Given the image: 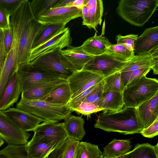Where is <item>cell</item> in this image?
I'll use <instances>...</instances> for the list:
<instances>
[{
	"instance_id": "cell-1",
	"label": "cell",
	"mask_w": 158,
	"mask_h": 158,
	"mask_svg": "<svg viewBox=\"0 0 158 158\" xmlns=\"http://www.w3.org/2000/svg\"><path fill=\"white\" fill-rule=\"evenodd\" d=\"M94 127L124 135L140 134L143 129L136 108L124 107L117 111L103 110L98 116Z\"/></svg>"
},
{
	"instance_id": "cell-2",
	"label": "cell",
	"mask_w": 158,
	"mask_h": 158,
	"mask_svg": "<svg viewBox=\"0 0 158 158\" xmlns=\"http://www.w3.org/2000/svg\"><path fill=\"white\" fill-rule=\"evenodd\" d=\"M158 6V0H121L116 11L131 24L141 27L148 22Z\"/></svg>"
},
{
	"instance_id": "cell-3",
	"label": "cell",
	"mask_w": 158,
	"mask_h": 158,
	"mask_svg": "<svg viewBox=\"0 0 158 158\" xmlns=\"http://www.w3.org/2000/svg\"><path fill=\"white\" fill-rule=\"evenodd\" d=\"M158 92V81L143 76L127 85L122 93L123 107L136 108Z\"/></svg>"
},
{
	"instance_id": "cell-4",
	"label": "cell",
	"mask_w": 158,
	"mask_h": 158,
	"mask_svg": "<svg viewBox=\"0 0 158 158\" xmlns=\"http://www.w3.org/2000/svg\"><path fill=\"white\" fill-rule=\"evenodd\" d=\"M16 107L36 116L43 122H59L65 119L72 112L68 105L55 104L40 100L21 98Z\"/></svg>"
},
{
	"instance_id": "cell-5",
	"label": "cell",
	"mask_w": 158,
	"mask_h": 158,
	"mask_svg": "<svg viewBox=\"0 0 158 158\" xmlns=\"http://www.w3.org/2000/svg\"><path fill=\"white\" fill-rule=\"evenodd\" d=\"M16 71L21 84L22 93L45 83L63 79L55 73L30 62L19 65Z\"/></svg>"
},
{
	"instance_id": "cell-6",
	"label": "cell",
	"mask_w": 158,
	"mask_h": 158,
	"mask_svg": "<svg viewBox=\"0 0 158 158\" xmlns=\"http://www.w3.org/2000/svg\"><path fill=\"white\" fill-rule=\"evenodd\" d=\"M61 50L58 49L50 51L37 57L30 63L67 80L77 70L62 54Z\"/></svg>"
},
{
	"instance_id": "cell-7",
	"label": "cell",
	"mask_w": 158,
	"mask_h": 158,
	"mask_svg": "<svg viewBox=\"0 0 158 158\" xmlns=\"http://www.w3.org/2000/svg\"><path fill=\"white\" fill-rule=\"evenodd\" d=\"M45 24L35 18L30 20L27 24L19 43L17 56L18 66L30 62V52L33 41Z\"/></svg>"
},
{
	"instance_id": "cell-8",
	"label": "cell",
	"mask_w": 158,
	"mask_h": 158,
	"mask_svg": "<svg viewBox=\"0 0 158 158\" xmlns=\"http://www.w3.org/2000/svg\"><path fill=\"white\" fill-rule=\"evenodd\" d=\"M104 78L100 74L91 70L83 69L77 70L67 79L72 94L71 100L98 84Z\"/></svg>"
},
{
	"instance_id": "cell-9",
	"label": "cell",
	"mask_w": 158,
	"mask_h": 158,
	"mask_svg": "<svg viewBox=\"0 0 158 158\" xmlns=\"http://www.w3.org/2000/svg\"><path fill=\"white\" fill-rule=\"evenodd\" d=\"M31 135L16 126L0 110V137L8 145H24Z\"/></svg>"
},
{
	"instance_id": "cell-10",
	"label": "cell",
	"mask_w": 158,
	"mask_h": 158,
	"mask_svg": "<svg viewBox=\"0 0 158 158\" xmlns=\"http://www.w3.org/2000/svg\"><path fill=\"white\" fill-rule=\"evenodd\" d=\"M72 41L69 29L65 27L36 47L31 49L30 52V62L50 51L67 48L71 45Z\"/></svg>"
},
{
	"instance_id": "cell-11",
	"label": "cell",
	"mask_w": 158,
	"mask_h": 158,
	"mask_svg": "<svg viewBox=\"0 0 158 158\" xmlns=\"http://www.w3.org/2000/svg\"><path fill=\"white\" fill-rule=\"evenodd\" d=\"M127 62L120 60L105 52L95 56L85 69L95 71L105 77L120 71Z\"/></svg>"
},
{
	"instance_id": "cell-12",
	"label": "cell",
	"mask_w": 158,
	"mask_h": 158,
	"mask_svg": "<svg viewBox=\"0 0 158 158\" xmlns=\"http://www.w3.org/2000/svg\"><path fill=\"white\" fill-rule=\"evenodd\" d=\"M82 17L81 9L74 7H52L39 14L35 18L45 24H66L70 21Z\"/></svg>"
},
{
	"instance_id": "cell-13",
	"label": "cell",
	"mask_w": 158,
	"mask_h": 158,
	"mask_svg": "<svg viewBox=\"0 0 158 158\" xmlns=\"http://www.w3.org/2000/svg\"><path fill=\"white\" fill-rule=\"evenodd\" d=\"M3 112L16 126L27 132L33 131L43 122L36 116L18 108H10Z\"/></svg>"
},
{
	"instance_id": "cell-14",
	"label": "cell",
	"mask_w": 158,
	"mask_h": 158,
	"mask_svg": "<svg viewBox=\"0 0 158 158\" xmlns=\"http://www.w3.org/2000/svg\"><path fill=\"white\" fill-rule=\"evenodd\" d=\"M33 131L34 134L52 141L57 147L68 137L64 129V123L43 122L40 124Z\"/></svg>"
},
{
	"instance_id": "cell-15",
	"label": "cell",
	"mask_w": 158,
	"mask_h": 158,
	"mask_svg": "<svg viewBox=\"0 0 158 158\" xmlns=\"http://www.w3.org/2000/svg\"><path fill=\"white\" fill-rule=\"evenodd\" d=\"M28 155L34 158H46L57 146L52 141L34 134L25 145Z\"/></svg>"
},
{
	"instance_id": "cell-16",
	"label": "cell",
	"mask_w": 158,
	"mask_h": 158,
	"mask_svg": "<svg viewBox=\"0 0 158 158\" xmlns=\"http://www.w3.org/2000/svg\"><path fill=\"white\" fill-rule=\"evenodd\" d=\"M22 93L20 81L16 71L6 85L0 100V110L4 111L18 101Z\"/></svg>"
},
{
	"instance_id": "cell-17",
	"label": "cell",
	"mask_w": 158,
	"mask_h": 158,
	"mask_svg": "<svg viewBox=\"0 0 158 158\" xmlns=\"http://www.w3.org/2000/svg\"><path fill=\"white\" fill-rule=\"evenodd\" d=\"M136 108L143 129L149 127L158 118V92Z\"/></svg>"
},
{
	"instance_id": "cell-18",
	"label": "cell",
	"mask_w": 158,
	"mask_h": 158,
	"mask_svg": "<svg viewBox=\"0 0 158 158\" xmlns=\"http://www.w3.org/2000/svg\"><path fill=\"white\" fill-rule=\"evenodd\" d=\"M158 46V26L147 28L138 37L134 43V52L137 54L148 53Z\"/></svg>"
},
{
	"instance_id": "cell-19",
	"label": "cell",
	"mask_w": 158,
	"mask_h": 158,
	"mask_svg": "<svg viewBox=\"0 0 158 158\" xmlns=\"http://www.w3.org/2000/svg\"><path fill=\"white\" fill-rule=\"evenodd\" d=\"M61 52L77 70L85 69L95 56L84 52L81 46L70 45L65 49L61 50Z\"/></svg>"
},
{
	"instance_id": "cell-20",
	"label": "cell",
	"mask_w": 158,
	"mask_h": 158,
	"mask_svg": "<svg viewBox=\"0 0 158 158\" xmlns=\"http://www.w3.org/2000/svg\"><path fill=\"white\" fill-rule=\"evenodd\" d=\"M67 81V80L60 79L33 87L22 93L21 98L30 100H40Z\"/></svg>"
},
{
	"instance_id": "cell-21",
	"label": "cell",
	"mask_w": 158,
	"mask_h": 158,
	"mask_svg": "<svg viewBox=\"0 0 158 158\" xmlns=\"http://www.w3.org/2000/svg\"><path fill=\"white\" fill-rule=\"evenodd\" d=\"M85 5L88 7V16L82 25L89 29L93 28L97 32L96 28L101 25L103 12V4L102 0H85Z\"/></svg>"
},
{
	"instance_id": "cell-22",
	"label": "cell",
	"mask_w": 158,
	"mask_h": 158,
	"mask_svg": "<svg viewBox=\"0 0 158 158\" xmlns=\"http://www.w3.org/2000/svg\"><path fill=\"white\" fill-rule=\"evenodd\" d=\"M111 44L107 38L102 35H98L96 32L94 36L87 39L81 46L87 54L97 56L104 53Z\"/></svg>"
},
{
	"instance_id": "cell-23",
	"label": "cell",
	"mask_w": 158,
	"mask_h": 158,
	"mask_svg": "<svg viewBox=\"0 0 158 158\" xmlns=\"http://www.w3.org/2000/svg\"><path fill=\"white\" fill-rule=\"evenodd\" d=\"M84 123V120L81 116L70 114L64 123L67 137L77 141L81 140L85 134Z\"/></svg>"
},
{
	"instance_id": "cell-24",
	"label": "cell",
	"mask_w": 158,
	"mask_h": 158,
	"mask_svg": "<svg viewBox=\"0 0 158 158\" xmlns=\"http://www.w3.org/2000/svg\"><path fill=\"white\" fill-rule=\"evenodd\" d=\"M96 105L102 110L117 111L123 107L122 93L114 91L103 92Z\"/></svg>"
},
{
	"instance_id": "cell-25",
	"label": "cell",
	"mask_w": 158,
	"mask_h": 158,
	"mask_svg": "<svg viewBox=\"0 0 158 158\" xmlns=\"http://www.w3.org/2000/svg\"><path fill=\"white\" fill-rule=\"evenodd\" d=\"M72 94L67 82L63 83L49 94L40 100L60 105H67L71 99Z\"/></svg>"
},
{
	"instance_id": "cell-26",
	"label": "cell",
	"mask_w": 158,
	"mask_h": 158,
	"mask_svg": "<svg viewBox=\"0 0 158 158\" xmlns=\"http://www.w3.org/2000/svg\"><path fill=\"white\" fill-rule=\"evenodd\" d=\"M80 142L67 137L51 152L48 158H75Z\"/></svg>"
},
{
	"instance_id": "cell-27",
	"label": "cell",
	"mask_w": 158,
	"mask_h": 158,
	"mask_svg": "<svg viewBox=\"0 0 158 158\" xmlns=\"http://www.w3.org/2000/svg\"><path fill=\"white\" fill-rule=\"evenodd\" d=\"M131 143L129 140L114 139L103 148V156L115 158L124 155L131 149Z\"/></svg>"
},
{
	"instance_id": "cell-28",
	"label": "cell",
	"mask_w": 158,
	"mask_h": 158,
	"mask_svg": "<svg viewBox=\"0 0 158 158\" xmlns=\"http://www.w3.org/2000/svg\"><path fill=\"white\" fill-rule=\"evenodd\" d=\"M158 143L155 146L146 143L137 144L124 155L125 158H158Z\"/></svg>"
},
{
	"instance_id": "cell-29",
	"label": "cell",
	"mask_w": 158,
	"mask_h": 158,
	"mask_svg": "<svg viewBox=\"0 0 158 158\" xmlns=\"http://www.w3.org/2000/svg\"><path fill=\"white\" fill-rule=\"evenodd\" d=\"M66 25L60 23L45 24L35 38L31 49L36 47L64 29Z\"/></svg>"
},
{
	"instance_id": "cell-30",
	"label": "cell",
	"mask_w": 158,
	"mask_h": 158,
	"mask_svg": "<svg viewBox=\"0 0 158 158\" xmlns=\"http://www.w3.org/2000/svg\"><path fill=\"white\" fill-rule=\"evenodd\" d=\"M152 66V59L148 53H143L135 55L128 61L120 72L133 71L138 69Z\"/></svg>"
},
{
	"instance_id": "cell-31",
	"label": "cell",
	"mask_w": 158,
	"mask_h": 158,
	"mask_svg": "<svg viewBox=\"0 0 158 158\" xmlns=\"http://www.w3.org/2000/svg\"><path fill=\"white\" fill-rule=\"evenodd\" d=\"M102 152L97 145L80 142L75 158H103Z\"/></svg>"
},
{
	"instance_id": "cell-32",
	"label": "cell",
	"mask_w": 158,
	"mask_h": 158,
	"mask_svg": "<svg viewBox=\"0 0 158 158\" xmlns=\"http://www.w3.org/2000/svg\"><path fill=\"white\" fill-rule=\"evenodd\" d=\"M103 82V92L114 91L122 93L124 89L119 71L104 77Z\"/></svg>"
},
{
	"instance_id": "cell-33",
	"label": "cell",
	"mask_w": 158,
	"mask_h": 158,
	"mask_svg": "<svg viewBox=\"0 0 158 158\" xmlns=\"http://www.w3.org/2000/svg\"><path fill=\"white\" fill-rule=\"evenodd\" d=\"M106 52L114 56L118 59L125 62L131 60L135 56V52L128 49L122 44H111L107 49Z\"/></svg>"
},
{
	"instance_id": "cell-34",
	"label": "cell",
	"mask_w": 158,
	"mask_h": 158,
	"mask_svg": "<svg viewBox=\"0 0 158 158\" xmlns=\"http://www.w3.org/2000/svg\"><path fill=\"white\" fill-rule=\"evenodd\" d=\"M25 145L8 144L3 149L0 150V153L10 158H34L28 155Z\"/></svg>"
},
{
	"instance_id": "cell-35",
	"label": "cell",
	"mask_w": 158,
	"mask_h": 158,
	"mask_svg": "<svg viewBox=\"0 0 158 158\" xmlns=\"http://www.w3.org/2000/svg\"><path fill=\"white\" fill-rule=\"evenodd\" d=\"M152 69L151 67L145 68L137 70L124 72H120L123 86L124 87L134 80L146 76Z\"/></svg>"
},
{
	"instance_id": "cell-36",
	"label": "cell",
	"mask_w": 158,
	"mask_h": 158,
	"mask_svg": "<svg viewBox=\"0 0 158 158\" xmlns=\"http://www.w3.org/2000/svg\"><path fill=\"white\" fill-rule=\"evenodd\" d=\"M60 0H33L30 2L33 13L35 18L41 12L53 6Z\"/></svg>"
},
{
	"instance_id": "cell-37",
	"label": "cell",
	"mask_w": 158,
	"mask_h": 158,
	"mask_svg": "<svg viewBox=\"0 0 158 158\" xmlns=\"http://www.w3.org/2000/svg\"><path fill=\"white\" fill-rule=\"evenodd\" d=\"M102 110L95 104L92 103L83 102L73 111H76L78 114L87 115L91 114Z\"/></svg>"
},
{
	"instance_id": "cell-38",
	"label": "cell",
	"mask_w": 158,
	"mask_h": 158,
	"mask_svg": "<svg viewBox=\"0 0 158 158\" xmlns=\"http://www.w3.org/2000/svg\"><path fill=\"white\" fill-rule=\"evenodd\" d=\"M138 37V35L131 34L125 36L119 34L116 36L117 44H122L129 50L134 51V43Z\"/></svg>"
},
{
	"instance_id": "cell-39",
	"label": "cell",
	"mask_w": 158,
	"mask_h": 158,
	"mask_svg": "<svg viewBox=\"0 0 158 158\" xmlns=\"http://www.w3.org/2000/svg\"><path fill=\"white\" fill-rule=\"evenodd\" d=\"M103 80L98 83L96 88L86 97L83 102H90L96 105L101 99L103 93Z\"/></svg>"
},
{
	"instance_id": "cell-40",
	"label": "cell",
	"mask_w": 158,
	"mask_h": 158,
	"mask_svg": "<svg viewBox=\"0 0 158 158\" xmlns=\"http://www.w3.org/2000/svg\"><path fill=\"white\" fill-rule=\"evenodd\" d=\"M98 84L83 91L70 101L68 106L72 111H73L84 101L86 97L96 88Z\"/></svg>"
},
{
	"instance_id": "cell-41",
	"label": "cell",
	"mask_w": 158,
	"mask_h": 158,
	"mask_svg": "<svg viewBox=\"0 0 158 158\" xmlns=\"http://www.w3.org/2000/svg\"><path fill=\"white\" fill-rule=\"evenodd\" d=\"M24 0H0V7L6 10L10 16Z\"/></svg>"
},
{
	"instance_id": "cell-42",
	"label": "cell",
	"mask_w": 158,
	"mask_h": 158,
	"mask_svg": "<svg viewBox=\"0 0 158 158\" xmlns=\"http://www.w3.org/2000/svg\"><path fill=\"white\" fill-rule=\"evenodd\" d=\"M2 30L3 33L4 46L7 54L10 51L12 46L14 36L13 31L10 26Z\"/></svg>"
},
{
	"instance_id": "cell-43",
	"label": "cell",
	"mask_w": 158,
	"mask_h": 158,
	"mask_svg": "<svg viewBox=\"0 0 158 158\" xmlns=\"http://www.w3.org/2000/svg\"><path fill=\"white\" fill-rule=\"evenodd\" d=\"M143 136L152 138L158 134V118L148 127L143 128L140 133Z\"/></svg>"
},
{
	"instance_id": "cell-44",
	"label": "cell",
	"mask_w": 158,
	"mask_h": 158,
	"mask_svg": "<svg viewBox=\"0 0 158 158\" xmlns=\"http://www.w3.org/2000/svg\"><path fill=\"white\" fill-rule=\"evenodd\" d=\"M7 56L4 44L3 32L2 29L0 28V77Z\"/></svg>"
},
{
	"instance_id": "cell-45",
	"label": "cell",
	"mask_w": 158,
	"mask_h": 158,
	"mask_svg": "<svg viewBox=\"0 0 158 158\" xmlns=\"http://www.w3.org/2000/svg\"><path fill=\"white\" fill-rule=\"evenodd\" d=\"M10 16L5 10L0 7V28L3 29L10 27Z\"/></svg>"
},
{
	"instance_id": "cell-46",
	"label": "cell",
	"mask_w": 158,
	"mask_h": 158,
	"mask_svg": "<svg viewBox=\"0 0 158 158\" xmlns=\"http://www.w3.org/2000/svg\"><path fill=\"white\" fill-rule=\"evenodd\" d=\"M152 59V69L154 74H158V56L151 57Z\"/></svg>"
},
{
	"instance_id": "cell-47",
	"label": "cell",
	"mask_w": 158,
	"mask_h": 158,
	"mask_svg": "<svg viewBox=\"0 0 158 158\" xmlns=\"http://www.w3.org/2000/svg\"><path fill=\"white\" fill-rule=\"evenodd\" d=\"M74 0H60L53 7H69Z\"/></svg>"
},
{
	"instance_id": "cell-48",
	"label": "cell",
	"mask_w": 158,
	"mask_h": 158,
	"mask_svg": "<svg viewBox=\"0 0 158 158\" xmlns=\"http://www.w3.org/2000/svg\"><path fill=\"white\" fill-rule=\"evenodd\" d=\"M85 5V0H75L70 5L69 7H75L81 9Z\"/></svg>"
},
{
	"instance_id": "cell-49",
	"label": "cell",
	"mask_w": 158,
	"mask_h": 158,
	"mask_svg": "<svg viewBox=\"0 0 158 158\" xmlns=\"http://www.w3.org/2000/svg\"><path fill=\"white\" fill-rule=\"evenodd\" d=\"M82 23L85 22L88 16V10L87 7L85 5L81 9Z\"/></svg>"
},
{
	"instance_id": "cell-50",
	"label": "cell",
	"mask_w": 158,
	"mask_h": 158,
	"mask_svg": "<svg viewBox=\"0 0 158 158\" xmlns=\"http://www.w3.org/2000/svg\"><path fill=\"white\" fill-rule=\"evenodd\" d=\"M0 158H10L5 155L0 153Z\"/></svg>"
},
{
	"instance_id": "cell-51",
	"label": "cell",
	"mask_w": 158,
	"mask_h": 158,
	"mask_svg": "<svg viewBox=\"0 0 158 158\" xmlns=\"http://www.w3.org/2000/svg\"><path fill=\"white\" fill-rule=\"evenodd\" d=\"M4 143V140L0 137V147Z\"/></svg>"
},
{
	"instance_id": "cell-52",
	"label": "cell",
	"mask_w": 158,
	"mask_h": 158,
	"mask_svg": "<svg viewBox=\"0 0 158 158\" xmlns=\"http://www.w3.org/2000/svg\"><path fill=\"white\" fill-rule=\"evenodd\" d=\"M115 158H125V156L124 155H121L118 157H116Z\"/></svg>"
},
{
	"instance_id": "cell-53",
	"label": "cell",
	"mask_w": 158,
	"mask_h": 158,
	"mask_svg": "<svg viewBox=\"0 0 158 158\" xmlns=\"http://www.w3.org/2000/svg\"><path fill=\"white\" fill-rule=\"evenodd\" d=\"M103 158H108L106 156H104Z\"/></svg>"
}]
</instances>
